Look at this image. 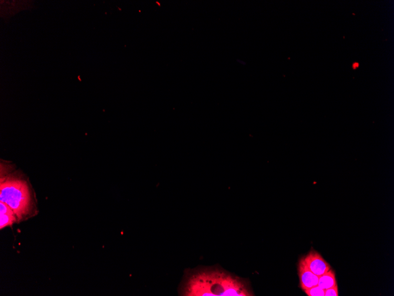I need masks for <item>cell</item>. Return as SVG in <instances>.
<instances>
[{
  "mask_svg": "<svg viewBox=\"0 0 394 296\" xmlns=\"http://www.w3.org/2000/svg\"><path fill=\"white\" fill-rule=\"evenodd\" d=\"M183 296H253L247 281L216 267L187 272L180 289Z\"/></svg>",
  "mask_w": 394,
  "mask_h": 296,
  "instance_id": "obj_1",
  "label": "cell"
},
{
  "mask_svg": "<svg viewBox=\"0 0 394 296\" xmlns=\"http://www.w3.org/2000/svg\"><path fill=\"white\" fill-rule=\"evenodd\" d=\"M0 202L12 209L18 221L28 217L32 208V195L28 183L16 178H2Z\"/></svg>",
  "mask_w": 394,
  "mask_h": 296,
  "instance_id": "obj_2",
  "label": "cell"
},
{
  "mask_svg": "<svg viewBox=\"0 0 394 296\" xmlns=\"http://www.w3.org/2000/svg\"><path fill=\"white\" fill-rule=\"evenodd\" d=\"M303 258L307 267L318 277L326 273L331 269L330 265L324 260L322 255L313 249L309 251Z\"/></svg>",
  "mask_w": 394,
  "mask_h": 296,
  "instance_id": "obj_3",
  "label": "cell"
},
{
  "mask_svg": "<svg viewBox=\"0 0 394 296\" xmlns=\"http://www.w3.org/2000/svg\"><path fill=\"white\" fill-rule=\"evenodd\" d=\"M298 274H299L300 288L303 291L318 284V276L313 274L307 267L303 257L299 259L298 263Z\"/></svg>",
  "mask_w": 394,
  "mask_h": 296,
  "instance_id": "obj_4",
  "label": "cell"
},
{
  "mask_svg": "<svg viewBox=\"0 0 394 296\" xmlns=\"http://www.w3.org/2000/svg\"><path fill=\"white\" fill-rule=\"evenodd\" d=\"M0 229L12 226L18 221L14 212L5 203L0 202Z\"/></svg>",
  "mask_w": 394,
  "mask_h": 296,
  "instance_id": "obj_5",
  "label": "cell"
},
{
  "mask_svg": "<svg viewBox=\"0 0 394 296\" xmlns=\"http://www.w3.org/2000/svg\"><path fill=\"white\" fill-rule=\"evenodd\" d=\"M337 284L335 272L330 269L326 273L319 277L318 285L320 287L326 290L336 285Z\"/></svg>",
  "mask_w": 394,
  "mask_h": 296,
  "instance_id": "obj_6",
  "label": "cell"
},
{
  "mask_svg": "<svg viewBox=\"0 0 394 296\" xmlns=\"http://www.w3.org/2000/svg\"><path fill=\"white\" fill-rule=\"evenodd\" d=\"M304 291L308 296H324V290L320 287L318 285L314 286V287Z\"/></svg>",
  "mask_w": 394,
  "mask_h": 296,
  "instance_id": "obj_7",
  "label": "cell"
},
{
  "mask_svg": "<svg viewBox=\"0 0 394 296\" xmlns=\"http://www.w3.org/2000/svg\"><path fill=\"white\" fill-rule=\"evenodd\" d=\"M338 285L336 284L333 287L324 290V296H338Z\"/></svg>",
  "mask_w": 394,
  "mask_h": 296,
  "instance_id": "obj_8",
  "label": "cell"
},
{
  "mask_svg": "<svg viewBox=\"0 0 394 296\" xmlns=\"http://www.w3.org/2000/svg\"><path fill=\"white\" fill-rule=\"evenodd\" d=\"M358 66H359V64H358V63H355V64H354L352 65V67H353V69H356V68H358Z\"/></svg>",
  "mask_w": 394,
  "mask_h": 296,
  "instance_id": "obj_9",
  "label": "cell"
}]
</instances>
